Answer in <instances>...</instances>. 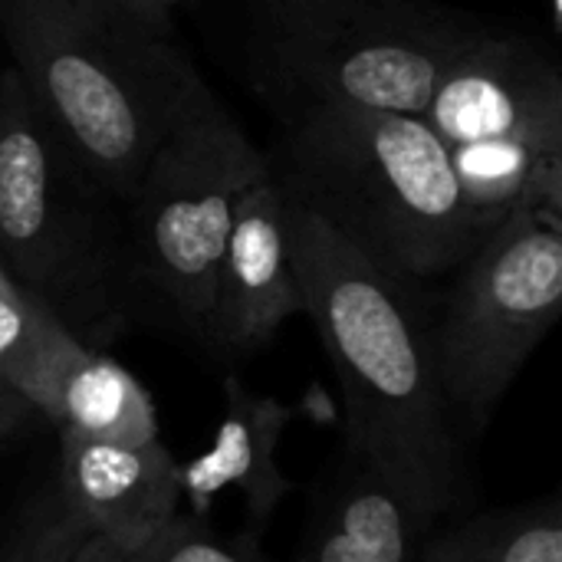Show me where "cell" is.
<instances>
[{
	"instance_id": "obj_1",
	"label": "cell",
	"mask_w": 562,
	"mask_h": 562,
	"mask_svg": "<svg viewBox=\"0 0 562 562\" xmlns=\"http://www.w3.org/2000/svg\"><path fill=\"white\" fill-rule=\"evenodd\" d=\"M283 204L293 277L339 382L349 451L392 487L425 537L461 507L468 487L415 283L286 194Z\"/></svg>"
},
{
	"instance_id": "obj_2",
	"label": "cell",
	"mask_w": 562,
	"mask_h": 562,
	"mask_svg": "<svg viewBox=\"0 0 562 562\" xmlns=\"http://www.w3.org/2000/svg\"><path fill=\"white\" fill-rule=\"evenodd\" d=\"M267 165L290 201L402 280L451 273L481 244L448 148L418 115L349 105L286 109Z\"/></svg>"
},
{
	"instance_id": "obj_3",
	"label": "cell",
	"mask_w": 562,
	"mask_h": 562,
	"mask_svg": "<svg viewBox=\"0 0 562 562\" xmlns=\"http://www.w3.org/2000/svg\"><path fill=\"white\" fill-rule=\"evenodd\" d=\"M0 33L33 102L125 204L201 79L194 63L109 0H0Z\"/></svg>"
},
{
	"instance_id": "obj_4",
	"label": "cell",
	"mask_w": 562,
	"mask_h": 562,
	"mask_svg": "<svg viewBox=\"0 0 562 562\" xmlns=\"http://www.w3.org/2000/svg\"><path fill=\"white\" fill-rule=\"evenodd\" d=\"M0 270L92 349L135 310L125 204L13 69L0 72Z\"/></svg>"
},
{
	"instance_id": "obj_5",
	"label": "cell",
	"mask_w": 562,
	"mask_h": 562,
	"mask_svg": "<svg viewBox=\"0 0 562 562\" xmlns=\"http://www.w3.org/2000/svg\"><path fill=\"white\" fill-rule=\"evenodd\" d=\"M270 171L198 79L125 201L135 303L148 296L194 342L214 346L217 273L244 191Z\"/></svg>"
},
{
	"instance_id": "obj_6",
	"label": "cell",
	"mask_w": 562,
	"mask_h": 562,
	"mask_svg": "<svg viewBox=\"0 0 562 562\" xmlns=\"http://www.w3.org/2000/svg\"><path fill=\"white\" fill-rule=\"evenodd\" d=\"M257 82L286 109L349 105L422 115L471 26L422 0H250Z\"/></svg>"
},
{
	"instance_id": "obj_7",
	"label": "cell",
	"mask_w": 562,
	"mask_h": 562,
	"mask_svg": "<svg viewBox=\"0 0 562 562\" xmlns=\"http://www.w3.org/2000/svg\"><path fill=\"white\" fill-rule=\"evenodd\" d=\"M562 310V204L497 224L458 267L431 352L454 425L481 431Z\"/></svg>"
},
{
	"instance_id": "obj_8",
	"label": "cell",
	"mask_w": 562,
	"mask_h": 562,
	"mask_svg": "<svg viewBox=\"0 0 562 562\" xmlns=\"http://www.w3.org/2000/svg\"><path fill=\"white\" fill-rule=\"evenodd\" d=\"M418 119L445 148L481 138L562 148V76L540 46L481 30L445 69Z\"/></svg>"
},
{
	"instance_id": "obj_9",
	"label": "cell",
	"mask_w": 562,
	"mask_h": 562,
	"mask_svg": "<svg viewBox=\"0 0 562 562\" xmlns=\"http://www.w3.org/2000/svg\"><path fill=\"white\" fill-rule=\"evenodd\" d=\"M56 487L89 537H102L125 557H135L175 520L181 464L161 438L122 448L59 431Z\"/></svg>"
},
{
	"instance_id": "obj_10",
	"label": "cell",
	"mask_w": 562,
	"mask_h": 562,
	"mask_svg": "<svg viewBox=\"0 0 562 562\" xmlns=\"http://www.w3.org/2000/svg\"><path fill=\"white\" fill-rule=\"evenodd\" d=\"M303 313L286 247L283 191L267 171L237 201L217 273L214 349L254 352Z\"/></svg>"
},
{
	"instance_id": "obj_11",
	"label": "cell",
	"mask_w": 562,
	"mask_h": 562,
	"mask_svg": "<svg viewBox=\"0 0 562 562\" xmlns=\"http://www.w3.org/2000/svg\"><path fill=\"white\" fill-rule=\"evenodd\" d=\"M56 431L138 448L158 441V415L142 382L59 326L13 389Z\"/></svg>"
},
{
	"instance_id": "obj_12",
	"label": "cell",
	"mask_w": 562,
	"mask_h": 562,
	"mask_svg": "<svg viewBox=\"0 0 562 562\" xmlns=\"http://www.w3.org/2000/svg\"><path fill=\"white\" fill-rule=\"evenodd\" d=\"M293 408L257 395L237 375L224 379V418L214 445L191 464H181V494L194 501L198 517L221 491H237L250 520V543L277 517L280 504L296 491V481L280 464V441Z\"/></svg>"
},
{
	"instance_id": "obj_13",
	"label": "cell",
	"mask_w": 562,
	"mask_h": 562,
	"mask_svg": "<svg viewBox=\"0 0 562 562\" xmlns=\"http://www.w3.org/2000/svg\"><path fill=\"white\" fill-rule=\"evenodd\" d=\"M418 547L402 501L349 451L313 497L296 562H418Z\"/></svg>"
},
{
	"instance_id": "obj_14",
	"label": "cell",
	"mask_w": 562,
	"mask_h": 562,
	"mask_svg": "<svg viewBox=\"0 0 562 562\" xmlns=\"http://www.w3.org/2000/svg\"><path fill=\"white\" fill-rule=\"evenodd\" d=\"M464 214L484 240L530 204H562V148L520 138H481L448 148Z\"/></svg>"
},
{
	"instance_id": "obj_15",
	"label": "cell",
	"mask_w": 562,
	"mask_h": 562,
	"mask_svg": "<svg viewBox=\"0 0 562 562\" xmlns=\"http://www.w3.org/2000/svg\"><path fill=\"white\" fill-rule=\"evenodd\" d=\"M418 562H562L560 504L550 497L438 524L422 537Z\"/></svg>"
},
{
	"instance_id": "obj_16",
	"label": "cell",
	"mask_w": 562,
	"mask_h": 562,
	"mask_svg": "<svg viewBox=\"0 0 562 562\" xmlns=\"http://www.w3.org/2000/svg\"><path fill=\"white\" fill-rule=\"evenodd\" d=\"M89 537L82 520L69 510L59 487L40 494L0 537V562H66Z\"/></svg>"
},
{
	"instance_id": "obj_17",
	"label": "cell",
	"mask_w": 562,
	"mask_h": 562,
	"mask_svg": "<svg viewBox=\"0 0 562 562\" xmlns=\"http://www.w3.org/2000/svg\"><path fill=\"white\" fill-rule=\"evenodd\" d=\"M63 323L13 280L0 277V382L16 389Z\"/></svg>"
},
{
	"instance_id": "obj_18",
	"label": "cell",
	"mask_w": 562,
	"mask_h": 562,
	"mask_svg": "<svg viewBox=\"0 0 562 562\" xmlns=\"http://www.w3.org/2000/svg\"><path fill=\"white\" fill-rule=\"evenodd\" d=\"M128 562H263V557L250 540H227L201 517L175 514V520Z\"/></svg>"
},
{
	"instance_id": "obj_19",
	"label": "cell",
	"mask_w": 562,
	"mask_h": 562,
	"mask_svg": "<svg viewBox=\"0 0 562 562\" xmlns=\"http://www.w3.org/2000/svg\"><path fill=\"white\" fill-rule=\"evenodd\" d=\"M112 7L125 10L128 16H135L138 23H145L148 30L171 36L175 33V16L181 7H191L198 0H109Z\"/></svg>"
},
{
	"instance_id": "obj_20",
	"label": "cell",
	"mask_w": 562,
	"mask_h": 562,
	"mask_svg": "<svg viewBox=\"0 0 562 562\" xmlns=\"http://www.w3.org/2000/svg\"><path fill=\"white\" fill-rule=\"evenodd\" d=\"M36 412L23 402V395H16L7 382H0V441L16 435Z\"/></svg>"
},
{
	"instance_id": "obj_21",
	"label": "cell",
	"mask_w": 562,
	"mask_h": 562,
	"mask_svg": "<svg viewBox=\"0 0 562 562\" xmlns=\"http://www.w3.org/2000/svg\"><path fill=\"white\" fill-rule=\"evenodd\" d=\"M66 562H128V557L102 537H86Z\"/></svg>"
},
{
	"instance_id": "obj_22",
	"label": "cell",
	"mask_w": 562,
	"mask_h": 562,
	"mask_svg": "<svg viewBox=\"0 0 562 562\" xmlns=\"http://www.w3.org/2000/svg\"><path fill=\"white\" fill-rule=\"evenodd\" d=\"M0 277H3V270H0Z\"/></svg>"
}]
</instances>
